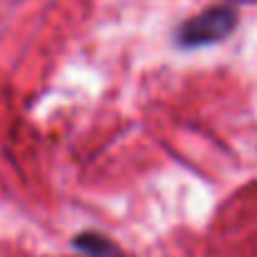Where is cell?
Masks as SVG:
<instances>
[{
  "mask_svg": "<svg viewBox=\"0 0 257 257\" xmlns=\"http://www.w3.org/2000/svg\"><path fill=\"white\" fill-rule=\"evenodd\" d=\"M234 21H237V16H234L232 8L217 6V8H209V11H204V13L189 18V21L179 28L177 38H179V43L187 46V48L209 46V43L222 41L227 33H232Z\"/></svg>",
  "mask_w": 257,
  "mask_h": 257,
  "instance_id": "obj_1",
  "label": "cell"
},
{
  "mask_svg": "<svg viewBox=\"0 0 257 257\" xmlns=\"http://www.w3.org/2000/svg\"><path fill=\"white\" fill-rule=\"evenodd\" d=\"M76 247L83 249V252H88V254H93V257L116 254V247H113L108 239L98 237V234H83V237H78V239H76Z\"/></svg>",
  "mask_w": 257,
  "mask_h": 257,
  "instance_id": "obj_2",
  "label": "cell"
}]
</instances>
